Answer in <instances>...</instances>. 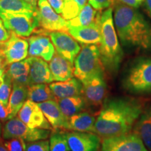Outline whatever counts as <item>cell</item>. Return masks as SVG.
<instances>
[{
	"label": "cell",
	"mask_w": 151,
	"mask_h": 151,
	"mask_svg": "<svg viewBox=\"0 0 151 151\" xmlns=\"http://www.w3.org/2000/svg\"><path fill=\"white\" fill-rule=\"evenodd\" d=\"M143 110L142 103L134 98L105 99L96 118V134L104 139L129 133Z\"/></svg>",
	"instance_id": "6da1fadb"
},
{
	"label": "cell",
	"mask_w": 151,
	"mask_h": 151,
	"mask_svg": "<svg viewBox=\"0 0 151 151\" xmlns=\"http://www.w3.org/2000/svg\"><path fill=\"white\" fill-rule=\"evenodd\" d=\"M113 22L122 46L127 48L151 49V24L137 9L114 0Z\"/></svg>",
	"instance_id": "7a4b0ae2"
},
{
	"label": "cell",
	"mask_w": 151,
	"mask_h": 151,
	"mask_svg": "<svg viewBox=\"0 0 151 151\" xmlns=\"http://www.w3.org/2000/svg\"><path fill=\"white\" fill-rule=\"evenodd\" d=\"M101 39L99 49L104 69L113 74L118 71L123 58V51L118 38L113 17V7L101 12L100 18Z\"/></svg>",
	"instance_id": "3957f363"
},
{
	"label": "cell",
	"mask_w": 151,
	"mask_h": 151,
	"mask_svg": "<svg viewBox=\"0 0 151 151\" xmlns=\"http://www.w3.org/2000/svg\"><path fill=\"white\" fill-rule=\"evenodd\" d=\"M122 86L133 94L151 92V58L135 60L124 73Z\"/></svg>",
	"instance_id": "277c9868"
},
{
	"label": "cell",
	"mask_w": 151,
	"mask_h": 151,
	"mask_svg": "<svg viewBox=\"0 0 151 151\" xmlns=\"http://www.w3.org/2000/svg\"><path fill=\"white\" fill-rule=\"evenodd\" d=\"M73 63V76L81 83L104 69L96 44H83Z\"/></svg>",
	"instance_id": "5b68a950"
},
{
	"label": "cell",
	"mask_w": 151,
	"mask_h": 151,
	"mask_svg": "<svg viewBox=\"0 0 151 151\" xmlns=\"http://www.w3.org/2000/svg\"><path fill=\"white\" fill-rule=\"evenodd\" d=\"M1 132L4 140L19 139L25 142L45 140L50 135V130L30 128L16 117L6 122Z\"/></svg>",
	"instance_id": "8992f818"
},
{
	"label": "cell",
	"mask_w": 151,
	"mask_h": 151,
	"mask_svg": "<svg viewBox=\"0 0 151 151\" xmlns=\"http://www.w3.org/2000/svg\"><path fill=\"white\" fill-rule=\"evenodd\" d=\"M35 16L38 28L51 32L55 31L67 32V20L57 14L48 0H38Z\"/></svg>",
	"instance_id": "52a82bcc"
},
{
	"label": "cell",
	"mask_w": 151,
	"mask_h": 151,
	"mask_svg": "<svg viewBox=\"0 0 151 151\" xmlns=\"http://www.w3.org/2000/svg\"><path fill=\"white\" fill-rule=\"evenodd\" d=\"M5 27L10 32L19 37H27L38 28L35 14H8L0 13Z\"/></svg>",
	"instance_id": "ba28073f"
},
{
	"label": "cell",
	"mask_w": 151,
	"mask_h": 151,
	"mask_svg": "<svg viewBox=\"0 0 151 151\" xmlns=\"http://www.w3.org/2000/svg\"><path fill=\"white\" fill-rule=\"evenodd\" d=\"M82 94L87 104L93 107L102 106L106 92L104 71H99L82 82Z\"/></svg>",
	"instance_id": "9c48e42d"
},
{
	"label": "cell",
	"mask_w": 151,
	"mask_h": 151,
	"mask_svg": "<svg viewBox=\"0 0 151 151\" xmlns=\"http://www.w3.org/2000/svg\"><path fill=\"white\" fill-rule=\"evenodd\" d=\"M102 151H148L139 136L127 133L116 137L104 138Z\"/></svg>",
	"instance_id": "30bf717a"
},
{
	"label": "cell",
	"mask_w": 151,
	"mask_h": 151,
	"mask_svg": "<svg viewBox=\"0 0 151 151\" xmlns=\"http://www.w3.org/2000/svg\"><path fill=\"white\" fill-rule=\"evenodd\" d=\"M49 35L57 53L73 63L81 49L78 41L67 32H51Z\"/></svg>",
	"instance_id": "8fae6325"
},
{
	"label": "cell",
	"mask_w": 151,
	"mask_h": 151,
	"mask_svg": "<svg viewBox=\"0 0 151 151\" xmlns=\"http://www.w3.org/2000/svg\"><path fill=\"white\" fill-rule=\"evenodd\" d=\"M28 50V41L13 32H10L8 40L0 43V52L4 55L8 65L26 59Z\"/></svg>",
	"instance_id": "7c38bea8"
},
{
	"label": "cell",
	"mask_w": 151,
	"mask_h": 151,
	"mask_svg": "<svg viewBox=\"0 0 151 151\" xmlns=\"http://www.w3.org/2000/svg\"><path fill=\"white\" fill-rule=\"evenodd\" d=\"M18 118L30 128L51 130L52 126L37 103L27 99L18 113Z\"/></svg>",
	"instance_id": "4fadbf2b"
},
{
	"label": "cell",
	"mask_w": 151,
	"mask_h": 151,
	"mask_svg": "<svg viewBox=\"0 0 151 151\" xmlns=\"http://www.w3.org/2000/svg\"><path fill=\"white\" fill-rule=\"evenodd\" d=\"M67 137L71 151H99L101 141L97 134L72 131Z\"/></svg>",
	"instance_id": "5bb4252c"
},
{
	"label": "cell",
	"mask_w": 151,
	"mask_h": 151,
	"mask_svg": "<svg viewBox=\"0 0 151 151\" xmlns=\"http://www.w3.org/2000/svg\"><path fill=\"white\" fill-rule=\"evenodd\" d=\"M29 57L42 58L46 62H50L55 54V48L51 40L46 35H33L28 39Z\"/></svg>",
	"instance_id": "9a60e30c"
},
{
	"label": "cell",
	"mask_w": 151,
	"mask_h": 151,
	"mask_svg": "<svg viewBox=\"0 0 151 151\" xmlns=\"http://www.w3.org/2000/svg\"><path fill=\"white\" fill-rule=\"evenodd\" d=\"M29 86L33 84H50L54 81L49 65L42 58L29 57Z\"/></svg>",
	"instance_id": "2e32d148"
},
{
	"label": "cell",
	"mask_w": 151,
	"mask_h": 151,
	"mask_svg": "<svg viewBox=\"0 0 151 151\" xmlns=\"http://www.w3.org/2000/svg\"><path fill=\"white\" fill-rule=\"evenodd\" d=\"M68 33L82 44L99 45L101 39L100 20L95 23L83 27H68Z\"/></svg>",
	"instance_id": "e0dca14e"
},
{
	"label": "cell",
	"mask_w": 151,
	"mask_h": 151,
	"mask_svg": "<svg viewBox=\"0 0 151 151\" xmlns=\"http://www.w3.org/2000/svg\"><path fill=\"white\" fill-rule=\"evenodd\" d=\"M38 105L52 129L55 130L67 129L68 120L62 113L57 100H48L39 103Z\"/></svg>",
	"instance_id": "ac0fdd59"
},
{
	"label": "cell",
	"mask_w": 151,
	"mask_h": 151,
	"mask_svg": "<svg viewBox=\"0 0 151 151\" xmlns=\"http://www.w3.org/2000/svg\"><path fill=\"white\" fill-rule=\"evenodd\" d=\"M49 87L56 100L82 95V83L73 77L65 81L51 83Z\"/></svg>",
	"instance_id": "d6986e66"
},
{
	"label": "cell",
	"mask_w": 151,
	"mask_h": 151,
	"mask_svg": "<svg viewBox=\"0 0 151 151\" xmlns=\"http://www.w3.org/2000/svg\"><path fill=\"white\" fill-rule=\"evenodd\" d=\"M49 67L55 81H65L73 76V65L69 60L55 52L49 63Z\"/></svg>",
	"instance_id": "ffe728a7"
},
{
	"label": "cell",
	"mask_w": 151,
	"mask_h": 151,
	"mask_svg": "<svg viewBox=\"0 0 151 151\" xmlns=\"http://www.w3.org/2000/svg\"><path fill=\"white\" fill-rule=\"evenodd\" d=\"M96 118L87 112H80L68 119L67 130L96 134Z\"/></svg>",
	"instance_id": "44dd1931"
},
{
	"label": "cell",
	"mask_w": 151,
	"mask_h": 151,
	"mask_svg": "<svg viewBox=\"0 0 151 151\" xmlns=\"http://www.w3.org/2000/svg\"><path fill=\"white\" fill-rule=\"evenodd\" d=\"M134 126V133L139 136L147 149L151 151V104L143 110Z\"/></svg>",
	"instance_id": "7402d4cb"
},
{
	"label": "cell",
	"mask_w": 151,
	"mask_h": 151,
	"mask_svg": "<svg viewBox=\"0 0 151 151\" xmlns=\"http://www.w3.org/2000/svg\"><path fill=\"white\" fill-rule=\"evenodd\" d=\"M6 73L11 77L13 83L29 86V62L28 58L9 64L7 66Z\"/></svg>",
	"instance_id": "603a6c76"
},
{
	"label": "cell",
	"mask_w": 151,
	"mask_h": 151,
	"mask_svg": "<svg viewBox=\"0 0 151 151\" xmlns=\"http://www.w3.org/2000/svg\"><path fill=\"white\" fill-rule=\"evenodd\" d=\"M27 99V87L13 83L9 102L8 120L16 117Z\"/></svg>",
	"instance_id": "cb8c5ba5"
},
{
	"label": "cell",
	"mask_w": 151,
	"mask_h": 151,
	"mask_svg": "<svg viewBox=\"0 0 151 151\" xmlns=\"http://www.w3.org/2000/svg\"><path fill=\"white\" fill-rule=\"evenodd\" d=\"M101 11L94 9L89 3H87L81 9L78 16L71 20H67V26L70 27H83L88 26L97 22L100 20Z\"/></svg>",
	"instance_id": "d4e9b609"
},
{
	"label": "cell",
	"mask_w": 151,
	"mask_h": 151,
	"mask_svg": "<svg viewBox=\"0 0 151 151\" xmlns=\"http://www.w3.org/2000/svg\"><path fill=\"white\" fill-rule=\"evenodd\" d=\"M57 101L62 113L67 120L73 115L82 112L87 104L82 95L63 98Z\"/></svg>",
	"instance_id": "484cf974"
},
{
	"label": "cell",
	"mask_w": 151,
	"mask_h": 151,
	"mask_svg": "<svg viewBox=\"0 0 151 151\" xmlns=\"http://www.w3.org/2000/svg\"><path fill=\"white\" fill-rule=\"evenodd\" d=\"M36 9L24 0H0V13L35 14Z\"/></svg>",
	"instance_id": "4316f807"
},
{
	"label": "cell",
	"mask_w": 151,
	"mask_h": 151,
	"mask_svg": "<svg viewBox=\"0 0 151 151\" xmlns=\"http://www.w3.org/2000/svg\"><path fill=\"white\" fill-rule=\"evenodd\" d=\"M27 99L39 104L48 100L55 99V98L49 86L40 83L30 85L27 87Z\"/></svg>",
	"instance_id": "83f0119b"
},
{
	"label": "cell",
	"mask_w": 151,
	"mask_h": 151,
	"mask_svg": "<svg viewBox=\"0 0 151 151\" xmlns=\"http://www.w3.org/2000/svg\"><path fill=\"white\" fill-rule=\"evenodd\" d=\"M88 1V0H63L64 6L61 14L62 18L66 20L74 18Z\"/></svg>",
	"instance_id": "f1b7e54d"
},
{
	"label": "cell",
	"mask_w": 151,
	"mask_h": 151,
	"mask_svg": "<svg viewBox=\"0 0 151 151\" xmlns=\"http://www.w3.org/2000/svg\"><path fill=\"white\" fill-rule=\"evenodd\" d=\"M67 133L56 131L50 134L49 140V151H69Z\"/></svg>",
	"instance_id": "f546056e"
},
{
	"label": "cell",
	"mask_w": 151,
	"mask_h": 151,
	"mask_svg": "<svg viewBox=\"0 0 151 151\" xmlns=\"http://www.w3.org/2000/svg\"><path fill=\"white\" fill-rule=\"evenodd\" d=\"M13 88V81L6 71L2 84L0 86V101L6 106H9V99Z\"/></svg>",
	"instance_id": "4dcf8cb0"
},
{
	"label": "cell",
	"mask_w": 151,
	"mask_h": 151,
	"mask_svg": "<svg viewBox=\"0 0 151 151\" xmlns=\"http://www.w3.org/2000/svg\"><path fill=\"white\" fill-rule=\"evenodd\" d=\"M2 143L8 151H24L26 145L25 141L19 139H6Z\"/></svg>",
	"instance_id": "1f68e13d"
},
{
	"label": "cell",
	"mask_w": 151,
	"mask_h": 151,
	"mask_svg": "<svg viewBox=\"0 0 151 151\" xmlns=\"http://www.w3.org/2000/svg\"><path fill=\"white\" fill-rule=\"evenodd\" d=\"M24 151H49V141L45 139L26 142Z\"/></svg>",
	"instance_id": "d6a6232c"
},
{
	"label": "cell",
	"mask_w": 151,
	"mask_h": 151,
	"mask_svg": "<svg viewBox=\"0 0 151 151\" xmlns=\"http://www.w3.org/2000/svg\"><path fill=\"white\" fill-rule=\"evenodd\" d=\"M88 2L96 10L102 11L111 7L114 0H88Z\"/></svg>",
	"instance_id": "836d02e7"
},
{
	"label": "cell",
	"mask_w": 151,
	"mask_h": 151,
	"mask_svg": "<svg viewBox=\"0 0 151 151\" xmlns=\"http://www.w3.org/2000/svg\"><path fill=\"white\" fill-rule=\"evenodd\" d=\"M7 66H8V64H7L6 61L4 56L0 52V86L2 84L4 81Z\"/></svg>",
	"instance_id": "e575fe53"
},
{
	"label": "cell",
	"mask_w": 151,
	"mask_h": 151,
	"mask_svg": "<svg viewBox=\"0 0 151 151\" xmlns=\"http://www.w3.org/2000/svg\"><path fill=\"white\" fill-rule=\"evenodd\" d=\"M10 37V32L5 27L3 20L0 18V43L5 42Z\"/></svg>",
	"instance_id": "d590c367"
},
{
	"label": "cell",
	"mask_w": 151,
	"mask_h": 151,
	"mask_svg": "<svg viewBox=\"0 0 151 151\" xmlns=\"http://www.w3.org/2000/svg\"><path fill=\"white\" fill-rule=\"evenodd\" d=\"M48 1L57 14H62L64 6L63 0H48Z\"/></svg>",
	"instance_id": "8d00e7d4"
},
{
	"label": "cell",
	"mask_w": 151,
	"mask_h": 151,
	"mask_svg": "<svg viewBox=\"0 0 151 151\" xmlns=\"http://www.w3.org/2000/svg\"><path fill=\"white\" fill-rule=\"evenodd\" d=\"M116 1H120L124 4L133 7V8L138 9L143 3L144 0H116Z\"/></svg>",
	"instance_id": "74e56055"
},
{
	"label": "cell",
	"mask_w": 151,
	"mask_h": 151,
	"mask_svg": "<svg viewBox=\"0 0 151 151\" xmlns=\"http://www.w3.org/2000/svg\"><path fill=\"white\" fill-rule=\"evenodd\" d=\"M9 109L8 107L6 106L0 101V120L1 122H5L8 120Z\"/></svg>",
	"instance_id": "f35d334b"
},
{
	"label": "cell",
	"mask_w": 151,
	"mask_h": 151,
	"mask_svg": "<svg viewBox=\"0 0 151 151\" xmlns=\"http://www.w3.org/2000/svg\"><path fill=\"white\" fill-rule=\"evenodd\" d=\"M143 4H144V8L147 14L151 18V0H144Z\"/></svg>",
	"instance_id": "ab89813d"
},
{
	"label": "cell",
	"mask_w": 151,
	"mask_h": 151,
	"mask_svg": "<svg viewBox=\"0 0 151 151\" xmlns=\"http://www.w3.org/2000/svg\"><path fill=\"white\" fill-rule=\"evenodd\" d=\"M24 1H27V2H28V3H29L30 4L32 5L33 6L37 7L38 0H24Z\"/></svg>",
	"instance_id": "60d3db41"
},
{
	"label": "cell",
	"mask_w": 151,
	"mask_h": 151,
	"mask_svg": "<svg viewBox=\"0 0 151 151\" xmlns=\"http://www.w3.org/2000/svg\"><path fill=\"white\" fill-rule=\"evenodd\" d=\"M0 151H8L7 149L5 148L2 143H0Z\"/></svg>",
	"instance_id": "b9f144b4"
},
{
	"label": "cell",
	"mask_w": 151,
	"mask_h": 151,
	"mask_svg": "<svg viewBox=\"0 0 151 151\" xmlns=\"http://www.w3.org/2000/svg\"><path fill=\"white\" fill-rule=\"evenodd\" d=\"M1 122H0V137H1Z\"/></svg>",
	"instance_id": "7bdbcfd3"
}]
</instances>
